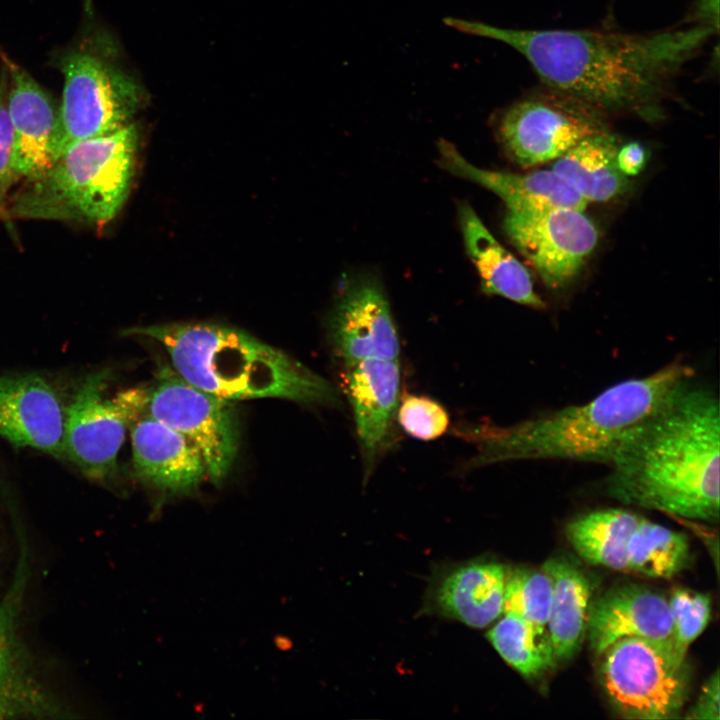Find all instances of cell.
<instances>
[{
  "label": "cell",
  "instance_id": "2",
  "mask_svg": "<svg viewBox=\"0 0 720 720\" xmlns=\"http://www.w3.org/2000/svg\"><path fill=\"white\" fill-rule=\"evenodd\" d=\"M690 380L624 440L608 464L605 487L624 504L717 523L719 400Z\"/></svg>",
  "mask_w": 720,
  "mask_h": 720
},
{
  "label": "cell",
  "instance_id": "32",
  "mask_svg": "<svg viewBox=\"0 0 720 720\" xmlns=\"http://www.w3.org/2000/svg\"><path fill=\"white\" fill-rule=\"evenodd\" d=\"M646 159V151L640 143L630 142L618 148L617 165L627 177L638 175L643 170Z\"/></svg>",
  "mask_w": 720,
  "mask_h": 720
},
{
  "label": "cell",
  "instance_id": "19",
  "mask_svg": "<svg viewBox=\"0 0 720 720\" xmlns=\"http://www.w3.org/2000/svg\"><path fill=\"white\" fill-rule=\"evenodd\" d=\"M507 571L498 562L478 559L454 565L437 577L429 592L438 614L473 628H484L504 610Z\"/></svg>",
  "mask_w": 720,
  "mask_h": 720
},
{
  "label": "cell",
  "instance_id": "28",
  "mask_svg": "<svg viewBox=\"0 0 720 720\" xmlns=\"http://www.w3.org/2000/svg\"><path fill=\"white\" fill-rule=\"evenodd\" d=\"M671 621L672 641L676 650L686 656L692 642L706 628L711 614L709 594L677 588L668 600Z\"/></svg>",
  "mask_w": 720,
  "mask_h": 720
},
{
  "label": "cell",
  "instance_id": "30",
  "mask_svg": "<svg viewBox=\"0 0 720 720\" xmlns=\"http://www.w3.org/2000/svg\"><path fill=\"white\" fill-rule=\"evenodd\" d=\"M8 81L0 77V214L7 216L8 192L18 177L12 169L13 130L7 108Z\"/></svg>",
  "mask_w": 720,
  "mask_h": 720
},
{
  "label": "cell",
  "instance_id": "29",
  "mask_svg": "<svg viewBox=\"0 0 720 720\" xmlns=\"http://www.w3.org/2000/svg\"><path fill=\"white\" fill-rule=\"evenodd\" d=\"M396 418L408 435L419 440L439 438L449 427L446 409L426 396L405 394L400 398Z\"/></svg>",
  "mask_w": 720,
  "mask_h": 720
},
{
  "label": "cell",
  "instance_id": "26",
  "mask_svg": "<svg viewBox=\"0 0 720 720\" xmlns=\"http://www.w3.org/2000/svg\"><path fill=\"white\" fill-rule=\"evenodd\" d=\"M504 616L488 631L487 638L501 658L527 679L548 671L556 662L548 637L538 634L519 617Z\"/></svg>",
  "mask_w": 720,
  "mask_h": 720
},
{
  "label": "cell",
  "instance_id": "15",
  "mask_svg": "<svg viewBox=\"0 0 720 720\" xmlns=\"http://www.w3.org/2000/svg\"><path fill=\"white\" fill-rule=\"evenodd\" d=\"M127 410L136 476L167 495L195 492L206 475L198 449L182 434L135 410L118 394Z\"/></svg>",
  "mask_w": 720,
  "mask_h": 720
},
{
  "label": "cell",
  "instance_id": "27",
  "mask_svg": "<svg viewBox=\"0 0 720 720\" xmlns=\"http://www.w3.org/2000/svg\"><path fill=\"white\" fill-rule=\"evenodd\" d=\"M552 585L548 575L532 569L507 572L503 613L513 614L545 636Z\"/></svg>",
  "mask_w": 720,
  "mask_h": 720
},
{
  "label": "cell",
  "instance_id": "4",
  "mask_svg": "<svg viewBox=\"0 0 720 720\" xmlns=\"http://www.w3.org/2000/svg\"><path fill=\"white\" fill-rule=\"evenodd\" d=\"M167 351L173 370L190 384L226 400L282 398L334 405V387L281 350L237 329L210 323L133 327Z\"/></svg>",
  "mask_w": 720,
  "mask_h": 720
},
{
  "label": "cell",
  "instance_id": "10",
  "mask_svg": "<svg viewBox=\"0 0 720 720\" xmlns=\"http://www.w3.org/2000/svg\"><path fill=\"white\" fill-rule=\"evenodd\" d=\"M504 229L550 289L566 287L598 242L595 224L573 208L507 212Z\"/></svg>",
  "mask_w": 720,
  "mask_h": 720
},
{
  "label": "cell",
  "instance_id": "6",
  "mask_svg": "<svg viewBox=\"0 0 720 720\" xmlns=\"http://www.w3.org/2000/svg\"><path fill=\"white\" fill-rule=\"evenodd\" d=\"M599 656L601 686L622 717L668 719L684 706L690 670L672 638L625 637Z\"/></svg>",
  "mask_w": 720,
  "mask_h": 720
},
{
  "label": "cell",
  "instance_id": "9",
  "mask_svg": "<svg viewBox=\"0 0 720 720\" xmlns=\"http://www.w3.org/2000/svg\"><path fill=\"white\" fill-rule=\"evenodd\" d=\"M60 67L64 87L58 156L71 143L108 135L131 123L141 95L125 74L88 49L69 52Z\"/></svg>",
  "mask_w": 720,
  "mask_h": 720
},
{
  "label": "cell",
  "instance_id": "3",
  "mask_svg": "<svg viewBox=\"0 0 720 720\" xmlns=\"http://www.w3.org/2000/svg\"><path fill=\"white\" fill-rule=\"evenodd\" d=\"M692 377V368L676 359L644 377L614 384L582 404L505 426H466L458 434L476 448L467 466L524 460L608 465L624 440Z\"/></svg>",
  "mask_w": 720,
  "mask_h": 720
},
{
  "label": "cell",
  "instance_id": "16",
  "mask_svg": "<svg viewBox=\"0 0 720 720\" xmlns=\"http://www.w3.org/2000/svg\"><path fill=\"white\" fill-rule=\"evenodd\" d=\"M65 411L49 382L35 374L0 376V435L16 446L64 455Z\"/></svg>",
  "mask_w": 720,
  "mask_h": 720
},
{
  "label": "cell",
  "instance_id": "12",
  "mask_svg": "<svg viewBox=\"0 0 720 720\" xmlns=\"http://www.w3.org/2000/svg\"><path fill=\"white\" fill-rule=\"evenodd\" d=\"M108 376L106 370L88 375L65 411L64 455L96 481L116 474L127 426L121 400L105 397Z\"/></svg>",
  "mask_w": 720,
  "mask_h": 720
},
{
  "label": "cell",
  "instance_id": "8",
  "mask_svg": "<svg viewBox=\"0 0 720 720\" xmlns=\"http://www.w3.org/2000/svg\"><path fill=\"white\" fill-rule=\"evenodd\" d=\"M607 131L604 114L545 86L504 108L496 119L505 152L524 167L555 161L583 139Z\"/></svg>",
  "mask_w": 720,
  "mask_h": 720
},
{
  "label": "cell",
  "instance_id": "7",
  "mask_svg": "<svg viewBox=\"0 0 720 720\" xmlns=\"http://www.w3.org/2000/svg\"><path fill=\"white\" fill-rule=\"evenodd\" d=\"M123 394L135 410L189 440L200 452L209 480L215 485L223 482L239 442L238 419L230 400L197 388L171 368L160 370L151 387Z\"/></svg>",
  "mask_w": 720,
  "mask_h": 720
},
{
  "label": "cell",
  "instance_id": "23",
  "mask_svg": "<svg viewBox=\"0 0 720 720\" xmlns=\"http://www.w3.org/2000/svg\"><path fill=\"white\" fill-rule=\"evenodd\" d=\"M616 137L609 131L589 136L555 160L552 170L588 203L625 192L628 179L618 168Z\"/></svg>",
  "mask_w": 720,
  "mask_h": 720
},
{
  "label": "cell",
  "instance_id": "1",
  "mask_svg": "<svg viewBox=\"0 0 720 720\" xmlns=\"http://www.w3.org/2000/svg\"><path fill=\"white\" fill-rule=\"evenodd\" d=\"M445 25L502 42L520 53L543 85L601 112L655 119L672 81L708 39L712 27L651 33L515 29L446 17Z\"/></svg>",
  "mask_w": 720,
  "mask_h": 720
},
{
  "label": "cell",
  "instance_id": "24",
  "mask_svg": "<svg viewBox=\"0 0 720 720\" xmlns=\"http://www.w3.org/2000/svg\"><path fill=\"white\" fill-rule=\"evenodd\" d=\"M642 516L622 508L581 514L566 526V536L586 562L627 571V546Z\"/></svg>",
  "mask_w": 720,
  "mask_h": 720
},
{
  "label": "cell",
  "instance_id": "14",
  "mask_svg": "<svg viewBox=\"0 0 720 720\" xmlns=\"http://www.w3.org/2000/svg\"><path fill=\"white\" fill-rule=\"evenodd\" d=\"M8 73L7 108L13 130L12 169L33 180L58 157L60 115L50 96L17 63L0 51Z\"/></svg>",
  "mask_w": 720,
  "mask_h": 720
},
{
  "label": "cell",
  "instance_id": "20",
  "mask_svg": "<svg viewBox=\"0 0 720 720\" xmlns=\"http://www.w3.org/2000/svg\"><path fill=\"white\" fill-rule=\"evenodd\" d=\"M458 216L466 252L478 270L482 290L534 309L545 308L527 268L494 238L473 208L462 203Z\"/></svg>",
  "mask_w": 720,
  "mask_h": 720
},
{
  "label": "cell",
  "instance_id": "25",
  "mask_svg": "<svg viewBox=\"0 0 720 720\" xmlns=\"http://www.w3.org/2000/svg\"><path fill=\"white\" fill-rule=\"evenodd\" d=\"M687 535L641 517L627 546V571L670 579L688 566Z\"/></svg>",
  "mask_w": 720,
  "mask_h": 720
},
{
  "label": "cell",
  "instance_id": "31",
  "mask_svg": "<svg viewBox=\"0 0 720 720\" xmlns=\"http://www.w3.org/2000/svg\"><path fill=\"white\" fill-rule=\"evenodd\" d=\"M719 671L718 669L706 680L695 704L688 711L686 718L699 720H719Z\"/></svg>",
  "mask_w": 720,
  "mask_h": 720
},
{
  "label": "cell",
  "instance_id": "13",
  "mask_svg": "<svg viewBox=\"0 0 720 720\" xmlns=\"http://www.w3.org/2000/svg\"><path fill=\"white\" fill-rule=\"evenodd\" d=\"M399 360L370 359L343 369V384L355 422L364 479L395 441L400 402Z\"/></svg>",
  "mask_w": 720,
  "mask_h": 720
},
{
  "label": "cell",
  "instance_id": "18",
  "mask_svg": "<svg viewBox=\"0 0 720 720\" xmlns=\"http://www.w3.org/2000/svg\"><path fill=\"white\" fill-rule=\"evenodd\" d=\"M587 633L590 648L598 656L625 637L671 639L668 600L644 586L615 587L591 603Z\"/></svg>",
  "mask_w": 720,
  "mask_h": 720
},
{
  "label": "cell",
  "instance_id": "21",
  "mask_svg": "<svg viewBox=\"0 0 720 720\" xmlns=\"http://www.w3.org/2000/svg\"><path fill=\"white\" fill-rule=\"evenodd\" d=\"M24 576L0 603V719L45 717L58 711L26 664L15 624Z\"/></svg>",
  "mask_w": 720,
  "mask_h": 720
},
{
  "label": "cell",
  "instance_id": "11",
  "mask_svg": "<svg viewBox=\"0 0 720 720\" xmlns=\"http://www.w3.org/2000/svg\"><path fill=\"white\" fill-rule=\"evenodd\" d=\"M328 339L342 369L370 359L399 360L396 325L375 277L360 274L344 280L328 319Z\"/></svg>",
  "mask_w": 720,
  "mask_h": 720
},
{
  "label": "cell",
  "instance_id": "33",
  "mask_svg": "<svg viewBox=\"0 0 720 720\" xmlns=\"http://www.w3.org/2000/svg\"><path fill=\"white\" fill-rule=\"evenodd\" d=\"M719 1L720 0H696L692 13V18L696 21V24L710 26L718 32Z\"/></svg>",
  "mask_w": 720,
  "mask_h": 720
},
{
  "label": "cell",
  "instance_id": "17",
  "mask_svg": "<svg viewBox=\"0 0 720 720\" xmlns=\"http://www.w3.org/2000/svg\"><path fill=\"white\" fill-rule=\"evenodd\" d=\"M440 166L495 193L507 212L529 213L556 208L583 210L587 202L552 169L526 174L486 170L471 164L449 141L438 144Z\"/></svg>",
  "mask_w": 720,
  "mask_h": 720
},
{
  "label": "cell",
  "instance_id": "5",
  "mask_svg": "<svg viewBox=\"0 0 720 720\" xmlns=\"http://www.w3.org/2000/svg\"><path fill=\"white\" fill-rule=\"evenodd\" d=\"M137 145L134 123L71 143L50 168L11 197L7 215L105 225L128 197Z\"/></svg>",
  "mask_w": 720,
  "mask_h": 720
},
{
  "label": "cell",
  "instance_id": "22",
  "mask_svg": "<svg viewBox=\"0 0 720 720\" xmlns=\"http://www.w3.org/2000/svg\"><path fill=\"white\" fill-rule=\"evenodd\" d=\"M552 585L546 629L556 661L579 650L588 628L591 583L583 571L564 558L548 559L542 567Z\"/></svg>",
  "mask_w": 720,
  "mask_h": 720
}]
</instances>
